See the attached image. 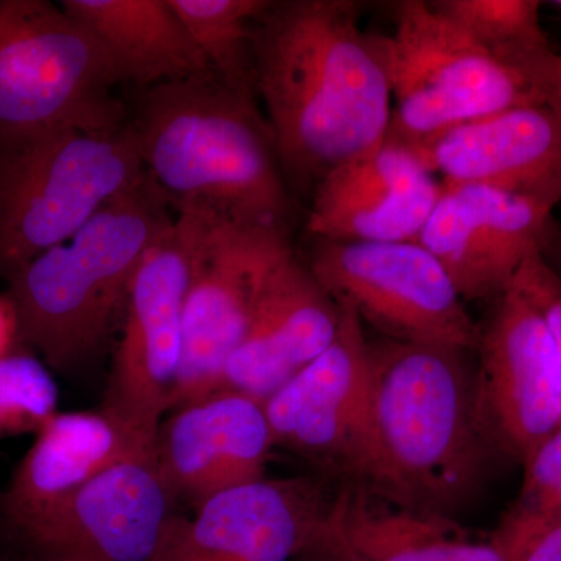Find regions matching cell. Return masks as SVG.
I'll list each match as a JSON object with an SVG mask.
<instances>
[{"instance_id":"22","label":"cell","mask_w":561,"mask_h":561,"mask_svg":"<svg viewBox=\"0 0 561 561\" xmlns=\"http://www.w3.org/2000/svg\"><path fill=\"white\" fill-rule=\"evenodd\" d=\"M61 9L101 41L127 81L144 90L210 73L169 0H62Z\"/></svg>"},{"instance_id":"14","label":"cell","mask_w":561,"mask_h":561,"mask_svg":"<svg viewBox=\"0 0 561 561\" xmlns=\"http://www.w3.org/2000/svg\"><path fill=\"white\" fill-rule=\"evenodd\" d=\"M175 501L154 448L111 465L18 531L41 559L153 561Z\"/></svg>"},{"instance_id":"29","label":"cell","mask_w":561,"mask_h":561,"mask_svg":"<svg viewBox=\"0 0 561 561\" xmlns=\"http://www.w3.org/2000/svg\"><path fill=\"white\" fill-rule=\"evenodd\" d=\"M341 504V502H339ZM339 512V508H337ZM290 561H362L353 549L343 540L341 530H339L337 513H335L334 523L330 529L324 531L320 538H317L308 548L302 549L298 556Z\"/></svg>"},{"instance_id":"2","label":"cell","mask_w":561,"mask_h":561,"mask_svg":"<svg viewBox=\"0 0 561 561\" xmlns=\"http://www.w3.org/2000/svg\"><path fill=\"white\" fill-rule=\"evenodd\" d=\"M128 128L144 171L179 213L286 228L289 192L254 95L213 72L154 84Z\"/></svg>"},{"instance_id":"13","label":"cell","mask_w":561,"mask_h":561,"mask_svg":"<svg viewBox=\"0 0 561 561\" xmlns=\"http://www.w3.org/2000/svg\"><path fill=\"white\" fill-rule=\"evenodd\" d=\"M476 398L494 453L526 461L561 426V368L541 313L518 287L481 327Z\"/></svg>"},{"instance_id":"19","label":"cell","mask_w":561,"mask_h":561,"mask_svg":"<svg viewBox=\"0 0 561 561\" xmlns=\"http://www.w3.org/2000/svg\"><path fill=\"white\" fill-rule=\"evenodd\" d=\"M342 308L308 262L291 253L273 273L245 334L228 357L217 390L265 401L330 348Z\"/></svg>"},{"instance_id":"21","label":"cell","mask_w":561,"mask_h":561,"mask_svg":"<svg viewBox=\"0 0 561 561\" xmlns=\"http://www.w3.org/2000/svg\"><path fill=\"white\" fill-rule=\"evenodd\" d=\"M337 524L362 561H513L493 535L478 537L453 516L371 486H343Z\"/></svg>"},{"instance_id":"10","label":"cell","mask_w":561,"mask_h":561,"mask_svg":"<svg viewBox=\"0 0 561 561\" xmlns=\"http://www.w3.org/2000/svg\"><path fill=\"white\" fill-rule=\"evenodd\" d=\"M337 339L264 401L275 446L305 457L342 485L373 486L370 339L346 306Z\"/></svg>"},{"instance_id":"4","label":"cell","mask_w":561,"mask_h":561,"mask_svg":"<svg viewBox=\"0 0 561 561\" xmlns=\"http://www.w3.org/2000/svg\"><path fill=\"white\" fill-rule=\"evenodd\" d=\"M149 175L106 203L69 241L7 276L18 337L47 367L73 370L108 335L144 253L173 220Z\"/></svg>"},{"instance_id":"9","label":"cell","mask_w":561,"mask_h":561,"mask_svg":"<svg viewBox=\"0 0 561 561\" xmlns=\"http://www.w3.org/2000/svg\"><path fill=\"white\" fill-rule=\"evenodd\" d=\"M309 267L339 306L390 341L474 353L481 327L416 241H317Z\"/></svg>"},{"instance_id":"30","label":"cell","mask_w":561,"mask_h":561,"mask_svg":"<svg viewBox=\"0 0 561 561\" xmlns=\"http://www.w3.org/2000/svg\"><path fill=\"white\" fill-rule=\"evenodd\" d=\"M518 561H561V524L538 535Z\"/></svg>"},{"instance_id":"23","label":"cell","mask_w":561,"mask_h":561,"mask_svg":"<svg viewBox=\"0 0 561 561\" xmlns=\"http://www.w3.org/2000/svg\"><path fill=\"white\" fill-rule=\"evenodd\" d=\"M271 0H169L210 72L256 98L251 32Z\"/></svg>"},{"instance_id":"32","label":"cell","mask_w":561,"mask_h":561,"mask_svg":"<svg viewBox=\"0 0 561 561\" xmlns=\"http://www.w3.org/2000/svg\"><path fill=\"white\" fill-rule=\"evenodd\" d=\"M541 254L549 267L561 278V227L559 225H552L551 234H549Z\"/></svg>"},{"instance_id":"1","label":"cell","mask_w":561,"mask_h":561,"mask_svg":"<svg viewBox=\"0 0 561 561\" xmlns=\"http://www.w3.org/2000/svg\"><path fill=\"white\" fill-rule=\"evenodd\" d=\"M354 0L268 2L253 24L256 94L280 168L301 183L364 157L389 136L386 35L360 25Z\"/></svg>"},{"instance_id":"33","label":"cell","mask_w":561,"mask_h":561,"mask_svg":"<svg viewBox=\"0 0 561 561\" xmlns=\"http://www.w3.org/2000/svg\"><path fill=\"white\" fill-rule=\"evenodd\" d=\"M0 561H73V560L41 559V557H36V559H28V560L0 559Z\"/></svg>"},{"instance_id":"8","label":"cell","mask_w":561,"mask_h":561,"mask_svg":"<svg viewBox=\"0 0 561 561\" xmlns=\"http://www.w3.org/2000/svg\"><path fill=\"white\" fill-rule=\"evenodd\" d=\"M190 280L183 362L173 409L219 389L221 371L241 342L273 273L291 253L286 228L213 213L181 210Z\"/></svg>"},{"instance_id":"17","label":"cell","mask_w":561,"mask_h":561,"mask_svg":"<svg viewBox=\"0 0 561 561\" xmlns=\"http://www.w3.org/2000/svg\"><path fill=\"white\" fill-rule=\"evenodd\" d=\"M273 448L264 401L234 390L179 405L157 435L158 465L173 496L195 505L264 479Z\"/></svg>"},{"instance_id":"11","label":"cell","mask_w":561,"mask_h":561,"mask_svg":"<svg viewBox=\"0 0 561 561\" xmlns=\"http://www.w3.org/2000/svg\"><path fill=\"white\" fill-rule=\"evenodd\" d=\"M343 486L317 474L221 491L175 515L153 561H290L330 529Z\"/></svg>"},{"instance_id":"26","label":"cell","mask_w":561,"mask_h":561,"mask_svg":"<svg viewBox=\"0 0 561 561\" xmlns=\"http://www.w3.org/2000/svg\"><path fill=\"white\" fill-rule=\"evenodd\" d=\"M57 382L44 362L25 353L0 357V438L38 434L58 413Z\"/></svg>"},{"instance_id":"28","label":"cell","mask_w":561,"mask_h":561,"mask_svg":"<svg viewBox=\"0 0 561 561\" xmlns=\"http://www.w3.org/2000/svg\"><path fill=\"white\" fill-rule=\"evenodd\" d=\"M541 105L561 117V54L552 49L538 51L518 68Z\"/></svg>"},{"instance_id":"15","label":"cell","mask_w":561,"mask_h":561,"mask_svg":"<svg viewBox=\"0 0 561 561\" xmlns=\"http://www.w3.org/2000/svg\"><path fill=\"white\" fill-rule=\"evenodd\" d=\"M553 206L491 187L442 183L416 242L440 262L463 301L496 300L551 234Z\"/></svg>"},{"instance_id":"16","label":"cell","mask_w":561,"mask_h":561,"mask_svg":"<svg viewBox=\"0 0 561 561\" xmlns=\"http://www.w3.org/2000/svg\"><path fill=\"white\" fill-rule=\"evenodd\" d=\"M440 192L416 151L387 136L317 184L306 230L316 241H416Z\"/></svg>"},{"instance_id":"6","label":"cell","mask_w":561,"mask_h":561,"mask_svg":"<svg viewBox=\"0 0 561 561\" xmlns=\"http://www.w3.org/2000/svg\"><path fill=\"white\" fill-rule=\"evenodd\" d=\"M146 176L130 128L58 130L0 142V271L7 276L77 234Z\"/></svg>"},{"instance_id":"34","label":"cell","mask_w":561,"mask_h":561,"mask_svg":"<svg viewBox=\"0 0 561 561\" xmlns=\"http://www.w3.org/2000/svg\"><path fill=\"white\" fill-rule=\"evenodd\" d=\"M551 5L553 7V9H556L557 11H560V14H561V0H557V2H552Z\"/></svg>"},{"instance_id":"25","label":"cell","mask_w":561,"mask_h":561,"mask_svg":"<svg viewBox=\"0 0 561 561\" xmlns=\"http://www.w3.org/2000/svg\"><path fill=\"white\" fill-rule=\"evenodd\" d=\"M518 497L505 513L494 540L518 561L542 531L561 524V426L524 461Z\"/></svg>"},{"instance_id":"24","label":"cell","mask_w":561,"mask_h":561,"mask_svg":"<svg viewBox=\"0 0 561 561\" xmlns=\"http://www.w3.org/2000/svg\"><path fill=\"white\" fill-rule=\"evenodd\" d=\"M431 3L508 68L518 70L531 55L551 49L541 27L538 0H432Z\"/></svg>"},{"instance_id":"3","label":"cell","mask_w":561,"mask_h":561,"mask_svg":"<svg viewBox=\"0 0 561 561\" xmlns=\"http://www.w3.org/2000/svg\"><path fill=\"white\" fill-rule=\"evenodd\" d=\"M470 351L370 341L371 489L453 516L494 456L479 419Z\"/></svg>"},{"instance_id":"18","label":"cell","mask_w":561,"mask_h":561,"mask_svg":"<svg viewBox=\"0 0 561 561\" xmlns=\"http://www.w3.org/2000/svg\"><path fill=\"white\" fill-rule=\"evenodd\" d=\"M412 147L442 183L561 203V117L541 103L468 122Z\"/></svg>"},{"instance_id":"31","label":"cell","mask_w":561,"mask_h":561,"mask_svg":"<svg viewBox=\"0 0 561 561\" xmlns=\"http://www.w3.org/2000/svg\"><path fill=\"white\" fill-rule=\"evenodd\" d=\"M18 337V320L10 298L0 297V357L11 353Z\"/></svg>"},{"instance_id":"20","label":"cell","mask_w":561,"mask_h":561,"mask_svg":"<svg viewBox=\"0 0 561 561\" xmlns=\"http://www.w3.org/2000/svg\"><path fill=\"white\" fill-rule=\"evenodd\" d=\"M157 435L113 413L58 412L11 476L2 511L21 530L111 465L157 448Z\"/></svg>"},{"instance_id":"12","label":"cell","mask_w":561,"mask_h":561,"mask_svg":"<svg viewBox=\"0 0 561 561\" xmlns=\"http://www.w3.org/2000/svg\"><path fill=\"white\" fill-rule=\"evenodd\" d=\"M187 280L190 251L175 219L147 249L133 276L102 408L150 434H158L179 386Z\"/></svg>"},{"instance_id":"27","label":"cell","mask_w":561,"mask_h":561,"mask_svg":"<svg viewBox=\"0 0 561 561\" xmlns=\"http://www.w3.org/2000/svg\"><path fill=\"white\" fill-rule=\"evenodd\" d=\"M541 313L561 368V278L541 253L531 254L512 280Z\"/></svg>"},{"instance_id":"7","label":"cell","mask_w":561,"mask_h":561,"mask_svg":"<svg viewBox=\"0 0 561 561\" xmlns=\"http://www.w3.org/2000/svg\"><path fill=\"white\" fill-rule=\"evenodd\" d=\"M386 46L393 98L389 136L408 146L500 111L540 103L518 70L494 58L431 2L394 3Z\"/></svg>"},{"instance_id":"5","label":"cell","mask_w":561,"mask_h":561,"mask_svg":"<svg viewBox=\"0 0 561 561\" xmlns=\"http://www.w3.org/2000/svg\"><path fill=\"white\" fill-rule=\"evenodd\" d=\"M119 62L80 22L44 0H0V142L58 130L127 127Z\"/></svg>"}]
</instances>
